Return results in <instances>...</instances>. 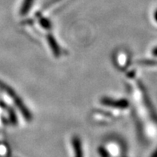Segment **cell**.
<instances>
[{
    "mask_svg": "<svg viewBox=\"0 0 157 157\" xmlns=\"http://www.w3.org/2000/svg\"><path fill=\"white\" fill-rule=\"evenodd\" d=\"M151 157H157V149H156V150H155V151H154V153H153V154H152Z\"/></svg>",
    "mask_w": 157,
    "mask_h": 157,
    "instance_id": "obj_5",
    "label": "cell"
},
{
    "mask_svg": "<svg viewBox=\"0 0 157 157\" xmlns=\"http://www.w3.org/2000/svg\"><path fill=\"white\" fill-rule=\"evenodd\" d=\"M153 54L155 55V56H157V48L154 49V51H153Z\"/></svg>",
    "mask_w": 157,
    "mask_h": 157,
    "instance_id": "obj_6",
    "label": "cell"
},
{
    "mask_svg": "<svg viewBox=\"0 0 157 157\" xmlns=\"http://www.w3.org/2000/svg\"><path fill=\"white\" fill-rule=\"evenodd\" d=\"M47 41L48 43L51 51L56 57H59L61 56V48L56 41V39L52 35H48L47 36Z\"/></svg>",
    "mask_w": 157,
    "mask_h": 157,
    "instance_id": "obj_3",
    "label": "cell"
},
{
    "mask_svg": "<svg viewBox=\"0 0 157 157\" xmlns=\"http://www.w3.org/2000/svg\"><path fill=\"white\" fill-rule=\"evenodd\" d=\"M0 89L2 91H4L5 93L8 95L10 99H11L13 103L16 106L17 108L19 109V112L23 116L25 120H27V121H31L32 120V115H31V112L24 105V103H23L22 99L18 95V94L15 92V90L1 80H0Z\"/></svg>",
    "mask_w": 157,
    "mask_h": 157,
    "instance_id": "obj_1",
    "label": "cell"
},
{
    "mask_svg": "<svg viewBox=\"0 0 157 157\" xmlns=\"http://www.w3.org/2000/svg\"><path fill=\"white\" fill-rule=\"evenodd\" d=\"M154 18H155V21L157 22V10H155V15H154Z\"/></svg>",
    "mask_w": 157,
    "mask_h": 157,
    "instance_id": "obj_7",
    "label": "cell"
},
{
    "mask_svg": "<svg viewBox=\"0 0 157 157\" xmlns=\"http://www.w3.org/2000/svg\"><path fill=\"white\" fill-rule=\"evenodd\" d=\"M101 103L103 105L109 108H116V109H127L129 107V102L127 99H112V98L106 97L101 99Z\"/></svg>",
    "mask_w": 157,
    "mask_h": 157,
    "instance_id": "obj_2",
    "label": "cell"
},
{
    "mask_svg": "<svg viewBox=\"0 0 157 157\" xmlns=\"http://www.w3.org/2000/svg\"><path fill=\"white\" fill-rule=\"evenodd\" d=\"M34 3V0H23V4L21 6L20 8V15L24 16L27 15V13L29 12V10L31 9V6Z\"/></svg>",
    "mask_w": 157,
    "mask_h": 157,
    "instance_id": "obj_4",
    "label": "cell"
}]
</instances>
